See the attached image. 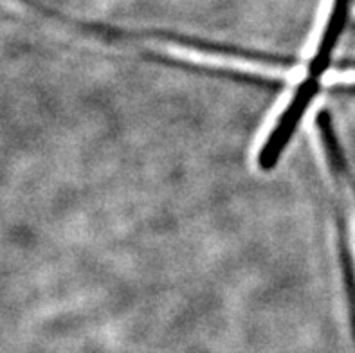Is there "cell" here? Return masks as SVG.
<instances>
[{
  "mask_svg": "<svg viewBox=\"0 0 355 353\" xmlns=\"http://www.w3.org/2000/svg\"><path fill=\"white\" fill-rule=\"evenodd\" d=\"M347 200H348V236H350V250L354 258L355 268V191L350 184H347Z\"/></svg>",
  "mask_w": 355,
  "mask_h": 353,
  "instance_id": "2",
  "label": "cell"
},
{
  "mask_svg": "<svg viewBox=\"0 0 355 353\" xmlns=\"http://www.w3.org/2000/svg\"><path fill=\"white\" fill-rule=\"evenodd\" d=\"M352 0H332L330 2V9L324 22L321 26L320 33L312 38V44L306 47L305 58L309 65H312V71L306 74V80L315 81V78L327 74V63H329L330 56H332L336 44L339 42L343 35V29L347 26L348 13H350Z\"/></svg>",
  "mask_w": 355,
  "mask_h": 353,
  "instance_id": "1",
  "label": "cell"
}]
</instances>
